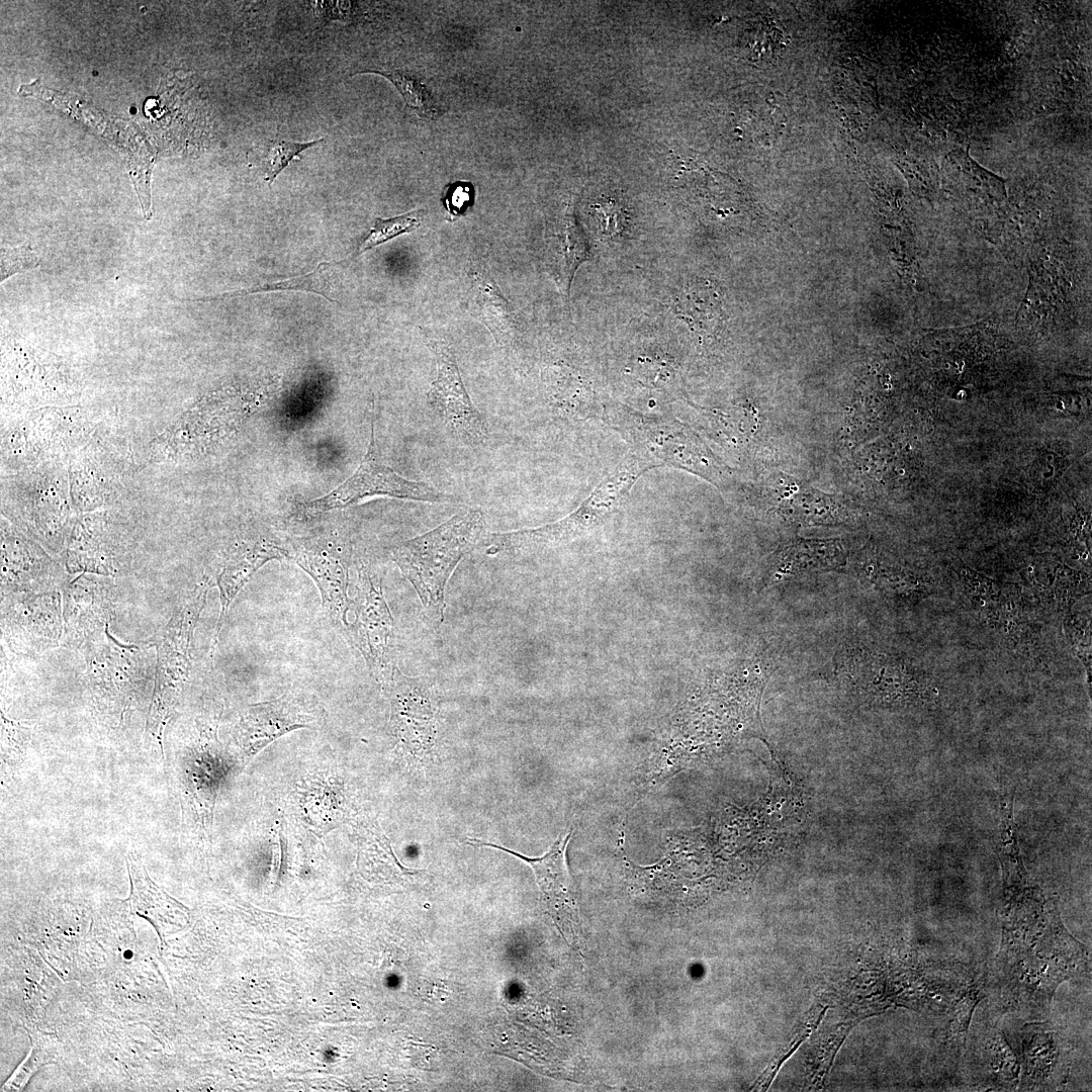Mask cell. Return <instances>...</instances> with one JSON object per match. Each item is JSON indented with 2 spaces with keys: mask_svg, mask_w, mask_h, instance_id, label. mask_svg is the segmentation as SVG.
<instances>
[{
  "mask_svg": "<svg viewBox=\"0 0 1092 1092\" xmlns=\"http://www.w3.org/2000/svg\"><path fill=\"white\" fill-rule=\"evenodd\" d=\"M91 431L78 408H43L27 416L5 436L2 459L14 472L66 460L91 439Z\"/></svg>",
  "mask_w": 1092,
  "mask_h": 1092,
  "instance_id": "cell-6",
  "label": "cell"
},
{
  "mask_svg": "<svg viewBox=\"0 0 1092 1092\" xmlns=\"http://www.w3.org/2000/svg\"><path fill=\"white\" fill-rule=\"evenodd\" d=\"M70 490L77 511L112 505L123 489L126 463L106 441L91 438L68 459Z\"/></svg>",
  "mask_w": 1092,
  "mask_h": 1092,
  "instance_id": "cell-11",
  "label": "cell"
},
{
  "mask_svg": "<svg viewBox=\"0 0 1092 1092\" xmlns=\"http://www.w3.org/2000/svg\"><path fill=\"white\" fill-rule=\"evenodd\" d=\"M1030 576L1039 596L1059 611H1069L1090 590V579L1084 573L1058 562L1036 564Z\"/></svg>",
  "mask_w": 1092,
  "mask_h": 1092,
  "instance_id": "cell-23",
  "label": "cell"
},
{
  "mask_svg": "<svg viewBox=\"0 0 1092 1092\" xmlns=\"http://www.w3.org/2000/svg\"><path fill=\"white\" fill-rule=\"evenodd\" d=\"M959 573L969 600L977 609L987 614L997 609L1008 593L1007 585L994 581L969 567H961Z\"/></svg>",
  "mask_w": 1092,
  "mask_h": 1092,
  "instance_id": "cell-29",
  "label": "cell"
},
{
  "mask_svg": "<svg viewBox=\"0 0 1092 1092\" xmlns=\"http://www.w3.org/2000/svg\"><path fill=\"white\" fill-rule=\"evenodd\" d=\"M468 302L471 313L482 321L495 340L502 341L510 333L513 320L509 303L488 272L480 266L472 269Z\"/></svg>",
  "mask_w": 1092,
  "mask_h": 1092,
  "instance_id": "cell-24",
  "label": "cell"
},
{
  "mask_svg": "<svg viewBox=\"0 0 1092 1092\" xmlns=\"http://www.w3.org/2000/svg\"><path fill=\"white\" fill-rule=\"evenodd\" d=\"M847 559L848 548L843 539H792L769 557L760 588L806 573L838 570L846 565Z\"/></svg>",
  "mask_w": 1092,
  "mask_h": 1092,
  "instance_id": "cell-17",
  "label": "cell"
},
{
  "mask_svg": "<svg viewBox=\"0 0 1092 1092\" xmlns=\"http://www.w3.org/2000/svg\"><path fill=\"white\" fill-rule=\"evenodd\" d=\"M390 690L392 721L402 741L427 749L437 729V708L427 682L402 674L393 667L386 684Z\"/></svg>",
  "mask_w": 1092,
  "mask_h": 1092,
  "instance_id": "cell-16",
  "label": "cell"
},
{
  "mask_svg": "<svg viewBox=\"0 0 1092 1092\" xmlns=\"http://www.w3.org/2000/svg\"><path fill=\"white\" fill-rule=\"evenodd\" d=\"M358 572L357 596L349 609L354 619L346 635L363 655L372 675L386 685L394 667L389 657L393 619L380 582L363 564Z\"/></svg>",
  "mask_w": 1092,
  "mask_h": 1092,
  "instance_id": "cell-9",
  "label": "cell"
},
{
  "mask_svg": "<svg viewBox=\"0 0 1092 1092\" xmlns=\"http://www.w3.org/2000/svg\"><path fill=\"white\" fill-rule=\"evenodd\" d=\"M329 263L320 264L316 269L306 275L299 277H293L279 282L265 283L262 285H256L249 288H245L231 295L243 296L251 293L266 292V291H278V290H302L314 292L323 295L330 301H334L327 292V283L325 282L326 276L324 275L325 267Z\"/></svg>",
  "mask_w": 1092,
  "mask_h": 1092,
  "instance_id": "cell-31",
  "label": "cell"
},
{
  "mask_svg": "<svg viewBox=\"0 0 1092 1092\" xmlns=\"http://www.w3.org/2000/svg\"><path fill=\"white\" fill-rule=\"evenodd\" d=\"M30 1038V1049L25 1059L2 1085V1092L23 1091L31 1077L42 1067L55 1064L61 1057V1042L50 1032L35 1026L25 1025Z\"/></svg>",
  "mask_w": 1092,
  "mask_h": 1092,
  "instance_id": "cell-27",
  "label": "cell"
},
{
  "mask_svg": "<svg viewBox=\"0 0 1092 1092\" xmlns=\"http://www.w3.org/2000/svg\"><path fill=\"white\" fill-rule=\"evenodd\" d=\"M64 462L50 461L16 471L5 486V502L10 503L13 513L52 548L69 539L77 521Z\"/></svg>",
  "mask_w": 1092,
  "mask_h": 1092,
  "instance_id": "cell-3",
  "label": "cell"
},
{
  "mask_svg": "<svg viewBox=\"0 0 1092 1092\" xmlns=\"http://www.w3.org/2000/svg\"><path fill=\"white\" fill-rule=\"evenodd\" d=\"M429 347L436 356L437 373L428 404L457 440L473 446L484 443L486 423L466 391L453 351L438 341L430 342Z\"/></svg>",
  "mask_w": 1092,
  "mask_h": 1092,
  "instance_id": "cell-10",
  "label": "cell"
},
{
  "mask_svg": "<svg viewBox=\"0 0 1092 1092\" xmlns=\"http://www.w3.org/2000/svg\"><path fill=\"white\" fill-rule=\"evenodd\" d=\"M589 256L585 238L573 220L566 218L548 233L544 247L545 266L566 298L577 268Z\"/></svg>",
  "mask_w": 1092,
  "mask_h": 1092,
  "instance_id": "cell-21",
  "label": "cell"
},
{
  "mask_svg": "<svg viewBox=\"0 0 1092 1092\" xmlns=\"http://www.w3.org/2000/svg\"><path fill=\"white\" fill-rule=\"evenodd\" d=\"M571 838L567 833L551 845L541 856H528L495 843L479 839H468L472 846H487L508 852L528 863L535 875L540 892L542 911L550 917L565 939L580 947L581 928L576 903L575 890L566 866V849Z\"/></svg>",
  "mask_w": 1092,
  "mask_h": 1092,
  "instance_id": "cell-8",
  "label": "cell"
},
{
  "mask_svg": "<svg viewBox=\"0 0 1092 1092\" xmlns=\"http://www.w3.org/2000/svg\"><path fill=\"white\" fill-rule=\"evenodd\" d=\"M324 139L310 141L306 143H297L291 141H273L268 150L265 159V177L264 180L271 184L275 178L281 173V171L288 166V164L295 159L301 152L307 150L310 147H314L322 143Z\"/></svg>",
  "mask_w": 1092,
  "mask_h": 1092,
  "instance_id": "cell-32",
  "label": "cell"
},
{
  "mask_svg": "<svg viewBox=\"0 0 1092 1092\" xmlns=\"http://www.w3.org/2000/svg\"><path fill=\"white\" fill-rule=\"evenodd\" d=\"M310 719L291 697L250 706L241 724L242 735L253 746L262 745L290 729L303 727Z\"/></svg>",
  "mask_w": 1092,
  "mask_h": 1092,
  "instance_id": "cell-22",
  "label": "cell"
},
{
  "mask_svg": "<svg viewBox=\"0 0 1092 1092\" xmlns=\"http://www.w3.org/2000/svg\"><path fill=\"white\" fill-rule=\"evenodd\" d=\"M473 198V189L469 183L456 182L450 184L443 197V202L448 213L453 217L464 213Z\"/></svg>",
  "mask_w": 1092,
  "mask_h": 1092,
  "instance_id": "cell-36",
  "label": "cell"
},
{
  "mask_svg": "<svg viewBox=\"0 0 1092 1092\" xmlns=\"http://www.w3.org/2000/svg\"><path fill=\"white\" fill-rule=\"evenodd\" d=\"M349 548L335 542L311 541L296 545L291 558L315 581L323 606L337 628H348Z\"/></svg>",
  "mask_w": 1092,
  "mask_h": 1092,
  "instance_id": "cell-12",
  "label": "cell"
},
{
  "mask_svg": "<svg viewBox=\"0 0 1092 1092\" xmlns=\"http://www.w3.org/2000/svg\"><path fill=\"white\" fill-rule=\"evenodd\" d=\"M314 12L326 23L339 21H352L359 14L360 6L351 1H313L311 2Z\"/></svg>",
  "mask_w": 1092,
  "mask_h": 1092,
  "instance_id": "cell-35",
  "label": "cell"
},
{
  "mask_svg": "<svg viewBox=\"0 0 1092 1092\" xmlns=\"http://www.w3.org/2000/svg\"><path fill=\"white\" fill-rule=\"evenodd\" d=\"M210 583L196 585L176 611L157 640L155 687L146 730L160 740L188 679L195 626L203 610Z\"/></svg>",
  "mask_w": 1092,
  "mask_h": 1092,
  "instance_id": "cell-4",
  "label": "cell"
},
{
  "mask_svg": "<svg viewBox=\"0 0 1092 1092\" xmlns=\"http://www.w3.org/2000/svg\"><path fill=\"white\" fill-rule=\"evenodd\" d=\"M483 529V513L469 509L392 548L393 561L434 619H443L446 583L462 557L476 545Z\"/></svg>",
  "mask_w": 1092,
  "mask_h": 1092,
  "instance_id": "cell-1",
  "label": "cell"
},
{
  "mask_svg": "<svg viewBox=\"0 0 1092 1092\" xmlns=\"http://www.w3.org/2000/svg\"><path fill=\"white\" fill-rule=\"evenodd\" d=\"M39 262L40 258L29 247H2L0 280L3 282L14 274L33 269Z\"/></svg>",
  "mask_w": 1092,
  "mask_h": 1092,
  "instance_id": "cell-34",
  "label": "cell"
},
{
  "mask_svg": "<svg viewBox=\"0 0 1092 1092\" xmlns=\"http://www.w3.org/2000/svg\"><path fill=\"white\" fill-rule=\"evenodd\" d=\"M675 311L692 329L711 331L720 320L721 301L705 281H693L678 291Z\"/></svg>",
  "mask_w": 1092,
  "mask_h": 1092,
  "instance_id": "cell-26",
  "label": "cell"
},
{
  "mask_svg": "<svg viewBox=\"0 0 1092 1092\" xmlns=\"http://www.w3.org/2000/svg\"><path fill=\"white\" fill-rule=\"evenodd\" d=\"M834 671L866 698L884 703H910L933 688L927 673L910 658L844 641L834 657Z\"/></svg>",
  "mask_w": 1092,
  "mask_h": 1092,
  "instance_id": "cell-5",
  "label": "cell"
},
{
  "mask_svg": "<svg viewBox=\"0 0 1092 1092\" xmlns=\"http://www.w3.org/2000/svg\"><path fill=\"white\" fill-rule=\"evenodd\" d=\"M2 589L12 584L36 587L54 580L56 564L33 541L15 527L2 526Z\"/></svg>",
  "mask_w": 1092,
  "mask_h": 1092,
  "instance_id": "cell-20",
  "label": "cell"
},
{
  "mask_svg": "<svg viewBox=\"0 0 1092 1092\" xmlns=\"http://www.w3.org/2000/svg\"><path fill=\"white\" fill-rule=\"evenodd\" d=\"M634 430L635 437L640 443H644L641 445L645 446V453L649 457L653 454L656 458L667 460L717 486L728 482L727 468L689 429L681 428L680 425L669 427L643 422Z\"/></svg>",
  "mask_w": 1092,
  "mask_h": 1092,
  "instance_id": "cell-13",
  "label": "cell"
},
{
  "mask_svg": "<svg viewBox=\"0 0 1092 1092\" xmlns=\"http://www.w3.org/2000/svg\"><path fill=\"white\" fill-rule=\"evenodd\" d=\"M291 558V550L265 537L244 542L225 562L217 577L220 612L211 653L214 652L229 608L249 578L271 559Z\"/></svg>",
  "mask_w": 1092,
  "mask_h": 1092,
  "instance_id": "cell-19",
  "label": "cell"
},
{
  "mask_svg": "<svg viewBox=\"0 0 1092 1092\" xmlns=\"http://www.w3.org/2000/svg\"><path fill=\"white\" fill-rule=\"evenodd\" d=\"M374 73L388 79L400 92L405 104L425 120L435 119L440 109L426 85L416 75L401 70H364L355 74Z\"/></svg>",
  "mask_w": 1092,
  "mask_h": 1092,
  "instance_id": "cell-28",
  "label": "cell"
},
{
  "mask_svg": "<svg viewBox=\"0 0 1092 1092\" xmlns=\"http://www.w3.org/2000/svg\"><path fill=\"white\" fill-rule=\"evenodd\" d=\"M125 863L130 882L126 899L131 913L148 920L156 930L161 945L166 937L181 928L186 921L187 908L156 885L138 856L128 852Z\"/></svg>",
  "mask_w": 1092,
  "mask_h": 1092,
  "instance_id": "cell-18",
  "label": "cell"
},
{
  "mask_svg": "<svg viewBox=\"0 0 1092 1092\" xmlns=\"http://www.w3.org/2000/svg\"><path fill=\"white\" fill-rule=\"evenodd\" d=\"M1064 629L1074 652L1084 664L1088 677L1091 676V626L1090 620L1067 616Z\"/></svg>",
  "mask_w": 1092,
  "mask_h": 1092,
  "instance_id": "cell-33",
  "label": "cell"
},
{
  "mask_svg": "<svg viewBox=\"0 0 1092 1092\" xmlns=\"http://www.w3.org/2000/svg\"><path fill=\"white\" fill-rule=\"evenodd\" d=\"M650 464L633 453L620 463L570 515L535 529L494 533L483 539L487 553L526 551L571 541L601 524Z\"/></svg>",
  "mask_w": 1092,
  "mask_h": 1092,
  "instance_id": "cell-2",
  "label": "cell"
},
{
  "mask_svg": "<svg viewBox=\"0 0 1092 1092\" xmlns=\"http://www.w3.org/2000/svg\"><path fill=\"white\" fill-rule=\"evenodd\" d=\"M367 452L356 471L341 485L324 496L299 506L303 514H317L340 509L374 495L434 502L459 503V498L446 494L424 482L406 479L383 464L377 453L373 423Z\"/></svg>",
  "mask_w": 1092,
  "mask_h": 1092,
  "instance_id": "cell-7",
  "label": "cell"
},
{
  "mask_svg": "<svg viewBox=\"0 0 1092 1092\" xmlns=\"http://www.w3.org/2000/svg\"><path fill=\"white\" fill-rule=\"evenodd\" d=\"M120 526L109 512L83 515L67 542V565L75 571L117 572L124 555Z\"/></svg>",
  "mask_w": 1092,
  "mask_h": 1092,
  "instance_id": "cell-14",
  "label": "cell"
},
{
  "mask_svg": "<svg viewBox=\"0 0 1092 1092\" xmlns=\"http://www.w3.org/2000/svg\"><path fill=\"white\" fill-rule=\"evenodd\" d=\"M946 161L949 176L959 181L965 191L991 202H1002L1007 198L1006 180L978 164L968 150L950 152Z\"/></svg>",
  "mask_w": 1092,
  "mask_h": 1092,
  "instance_id": "cell-25",
  "label": "cell"
},
{
  "mask_svg": "<svg viewBox=\"0 0 1092 1092\" xmlns=\"http://www.w3.org/2000/svg\"><path fill=\"white\" fill-rule=\"evenodd\" d=\"M767 498L775 513L797 526H843L854 520L845 502L792 478L776 477L767 483Z\"/></svg>",
  "mask_w": 1092,
  "mask_h": 1092,
  "instance_id": "cell-15",
  "label": "cell"
},
{
  "mask_svg": "<svg viewBox=\"0 0 1092 1092\" xmlns=\"http://www.w3.org/2000/svg\"><path fill=\"white\" fill-rule=\"evenodd\" d=\"M422 217L423 210L416 209L391 218H375L369 234L360 244L357 254L364 253L399 235L414 232L421 225Z\"/></svg>",
  "mask_w": 1092,
  "mask_h": 1092,
  "instance_id": "cell-30",
  "label": "cell"
}]
</instances>
